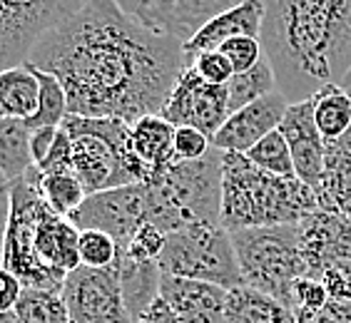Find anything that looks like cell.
Segmentation results:
<instances>
[{"label":"cell","mask_w":351,"mask_h":323,"mask_svg":"<svg viewBox=\"0 0 351 323\" xmlns=\"http://www.w3.org/2000/svg\"><path fill=\"white\" fill-rule=\"evenodd\" d=\"M23 291H25V286H23L21 279L15 276L13 271H8L5 266H0V313L15 311Z\"/></svg>","instance_id":"cell-38"},{"label":"cell","mask_w":351,"mask_h":323,"mask_svg":"<svg viewBox=\"0 0 351 323\" xmlns=\"http://www.w3.org/2000/svg\"><path fill=\"white\" fill-rule=\"evenodd\" d=\"M147 224L165 234L192 224H222V152L212 147L202 159L175 162L157 182L145 184Z\"/></svg>","instance_id":"cell-5"},{"label":"cell","mask_w":351,"mask_h":323,"mask_svg":"<svg viewBox=\"0 0 351 323\" xmlns=\"http://www.w3.org/2000/svg\"><path fill=\"white\" fill-rule=\"evenodd\" d=\"M247 159L254 164V167L269 172V175H279V177H297L294 172V162H291V152L289 144L284 140L282 132H271L267 135L262 142H257L254 147L247 152Z\"/></svg>","instance_id":"cell-29"},{"label":"cell","mask_w":351,"mask_h":323,"mask_svg":"<svg viewBox=\"0 0 351 323\" xmlns=\"http://www.w3.org/2000/svg\"><path fill=\"white\" fill-rule=\"evenodd\" d=\"M230 291L195 279L162 274L160 298L182 323H224Z\"/></svg>","instance_id":"cell-16"},{"label":"cell","mask_w":351,"mask_h":323,"mask_svg":"<svg viewBox=\"0 0 351 323\" xmlns=\"http://www.w3.org/2000/svg\"><path fill=\"white\" fill-rule=\"evenodd\" d=\"M43 172L27 169L10 184V214L3 239V266L25 289L60 291L65 279L80 266V229L68 216L47 207L40 192Z\"/></svg>","instance_id":"cell-3"},{"label":"cell","mask_w":351,"mask_h":323,"mask_svg":"<svg viewBox=\"0 0 351 323\" xmlns=\"http://www.w3.org/2000/svg\"><path fill=\"white\" fill-rule=\"evenodd\" d=\"M5 184H8V179L3 177V172H0V187H5Z\"/></svg>","instance_id":"cell-43"},{"label":"cell","mask_w":351,"mask_h":323,"mask_svg":"<svg viewBox=\"0 0 351 323\" xmlns=\"http://www.w3.org/2000/svg\"><path fill=\"white\" fill-rule=\"evenodd\" d=\"M344 88H351V73H349V77H346V85Z\"/></svg>","instance_id":"cell-44"},{"label":"cell","mask_w":351,"mask_h":323,"mask_svg":"<svg viewBox=\"0 0 351 323\" xmlns=\"http://www.w3.org/2000/svg\"><path fill=\"white\" fill-rule=\"evenodd\" d=\"M317 194L319 207L351 222V132L326 144V172Z\"/></svg>","instance_id":"cell-20"},{"label":"cell","mask_w":351,"mask_h":323,"mask_svg":"<svg viewBox=\"0 0 351 323\" xmlns=\"http://www.w3.org/2000/svg\"><path fill=\"white\" fill-rule=\"evenodd\" d=\"M30 65V62H27ZM33 68V65H30ZM38 75V82H40V105H38V112H35L27 122V127H62L65 117L70 115L68 109V92L60 85V80L55 77L53 73H45V70L33 68Z\"/></svg>","instance_id":"cell-26"},{"label":"cell","mask_w":351,"mask_h":323,"mask_svg":"<svg viewBox=\"0 0 351 323\" xmlns=\"http://www.w3.org/2000/svg\"><path fill=\"white\" fill-rule=\"evenodd\" d=\"M165 242H167L165 231H160L152 224H142L140 229H137V234L130 239L128 246L120 249V254L130 256V259H137V261H157L165 249Z\"/></svg>","instance_id":"cell-31"},{"label":"cell","mask_w":351,"mask_h":323,"mask_svg":"<svg viewBox=\"0 0 351 323\" xmlns=\"http://www.w3.org/2000/svg\"><path fill=\"white\" fill-rule=\"evenodd\" d=\"M279 132L289 144L297 177L304 184H309L314 192H319L326 172V142L314 125L311 100L289 105L282 125H279Z\"/></svg>","instance_id":"cell-14"},{"label":"cell","mask_w":351,"mask_h":323,"mask_svg":"<svg viewBox=\"0 0 351 323\" xmlns=\"http://www.w3.org/2000/svg\"><path fill=\"white\" fill-rule=\"evenodd\" d=\"M192 68L197 70V75H199L204 82H210V85H230V80L234 77L232 62L227 60L219 50L197 55L195 60H192Z\"/></svg>","instance_id":"cell-33"},{"label":"cell","mask_w":351,"mask_h":323,"mask_svg":"<svg viewBox=\"0 0 351 323\" xmlns=\"http://www.w3.org/2000/svg\"><path fill=\"white\" fill-rule=\"evenodd\" d=\"M77 251H80V266L88 269H110L117 259V242L105 231L85 229L80 231V242H77Z\"/></svg>","instance_id":"cell-30"},{"label":"cell","mask_w":351,"mask_h":323,"mask_svg":"<svg viewBox=\"0 0 351 323\" xmlns=\"http://www.w3.org/2000/svg\"><path fill=\"white\" fill-rule=\"evenodd\" d=\"M157 263L169 276L207 281L227 291L244 286L234 244L222 224H192L167 234Z\"/></svg>","instance_id":"cell-7"},{"label":"cell","mask_w":351,"mask_h":323,"mask_svg":"<svg viewBox=\"0 0 351 323\" xmlns=\"http://www.w3.org/2000/svg\"><path fill=\"white\" fill-rule=\"evenodd\" d=\"M15 313L23 323H73L60 291L25 289L15 306Z\"/></svg>","instance_id":"cell-27"},{"label":"cell","mask_w":351,"mask_h":323,"mask_svg":"<svg viewBox=\"0 0 351 323\" xmlns=\"http://www.w3.org/2000/svg\"><path fill=\"white\" fill-rule=\"evenodd\" d=\"M0 323H23V321L15 311H5V313H0Z\"/></svg>","instance_id":"cell-42"},{"label":"cell","mask_w":351,"mask_h":323,"mask_svg":"<svg viewBox=\"0 0 351 323\" xmlns=\"http://www.w3.org/2000/svg\"><path fill=\"white\" fill-rule=\"evenodd\" d=\"M314 125L326 144L339 142L351 132V88L326 85L311 97Z\"/></svg>","instance_id":"cell-23"},{"label":"cell","mask_w":351,"mask_h":323,"mask_svg":"<svg viewBox=\"0 0 351 323\" xmlns=\"http://www.w3.org/2000/svg\"><path fill=\"white\" fill-rule=\"evenodd\" d=\"M43 175H75L73 172V137L60 127L58 140H55L53 149L47 152L45 159L38 164Z\"/></svg>","instance_id":"cell-35"},{"label":"cell","mask_w":351,"mask_h":323,"mask_svg":"<svg viewBox=\"0 0 351 323\" xmlns=\"http://www.w3.org/2000/svg\"><path fill=\"white\" fill-rule=\"evenodd\" d=\"M219 53L232 62L234 75L247 73V70H252L257 62L264 60V50H262V40H259V38H232V40H227L219 47Z\"/></svg>","instance_id":"cell-32"},{"label":"cell","mask_w":351,"mask_h":323,"mask_svg":"<svg viewBox=\"0 0 351 323\" xmlns=\"http://www.w3.org/2000/svg\"><path fill=\"white\" fill-rule=\"evenodd\" d=\"M227 92H230V115L239 112L252 102L262 100L267 94L279 92L277 77H274V70L267 62V57L247 73H237L227 85Z\"/></svg>","instance_id":"cell-25"},{"label":"cell","mask_w":351,"mask_h":323,"mask_svg":"<svg viewBox=\"0 0 351 323\" xmlns=\"http://www.w3.org/2000/svg\"><path fill=\"white\" fill-rule=\"evenodd\" d=\"M224 323H297V313L269 294L239 286L227 296Z\"/></svg>","instance_id":"cell-21"},{"label":"cell","mask_w":351,"mask_h":323,"mask_svg":"<svg viewBox=\"0 0 351 323\" xmlns=\"http://www.w3.org/2000/svg\"><path fill=\"white\" fill-rule=\"evenodd\" d=\"M40 105V82L30 65L0 73V120H30Z\"/></svg>","instance_id":"cell-22"},{"label":"cell","mask_w":351,"mask_h":323,"mask_svg":"<svg viewBox=\"0 0 351 323\" xmlns=\"http://www.w3.org/2000/svg\"><path fill=\"white\" fill-rule=\"evenodd\" d=\"M40 192L47 207L60 216H68V219L88 199V192L75 175H43Z\"/></svg>","instance_id":"cell-28"},{"label":"cell","mask_w":351,"mask_h":323,"mask_svg":"<svg viewBox=\"0 0 351 323\" xmlns=\"http://www.w3.org/2000/svg\"><path fill=\"white\" fill-rule=\"evenodd\" d=\"M112 266H115L117 279H120V289L125 303H128L130 316H132V321H137L160 298V283H162L160 263L137 261V259H130V256L117 251Z\"/></svg>","instance_id":"cell-19"},{"label":"cell","mask_w":351,"mask_h":323,"mask_svg":"<svg viewBox=\"0 0 351 323\" xmlns=\"http://www.w3.org/2000/svg\"><path fill=\"white\" fill-rule=\"evenodd\" d=\"M294 313H297V323H351V303L331 298L326 306L317 311H294Z\"/></svg>","instance_id":"cell-37"},{"label":"cell","mask_w":351,"mask_h":323,"mask_svg":"<svg viewBox=\"0 0 351 323\" xmlns=\"http://www.w3.org/2000/svg\"><path fill=\"white\" fill-rule=\"evenodd\" d=\"M135 323H182V321L172 313V309H169L162 298H157V301L152 303V306H149V309L145 311Z\"/></svg>","instance_id":"cell-40"},{"label":"cell","mask_w":351,"mask_h":323,"mask_svg":"<svg viewBox=\"0 0 351 323\" xmlns=\"http://www.w3.org/2000/svg\"><path fill=\"white\" fill-rule=\"evenodd\" d=\"M287 109H289V100L282 92H271L262 100L252 102V105L227 117L219 132L212 137V147H217L219 152L247 155L257 142H262L271 132H277Z\"/></svg>","instance_id":"cell-15"},{"label":"cell","mask_w":351,"mask_h":323,"mask_svg":"<svg viewBox=\"0 0 351 323\" xmlns=\"http://www.w3.org/2000/svg\"><path fill=\"white\" fill-rule=\"evenodd\" d=\"M262 50L279 92L311 100L351 73V0H264Z\"/></svg>","instance_id":"cell-2"},{"label":"cell","mask_w":351,"mask_h":323,"mask_svg":"<svg viewBox=\"0 0 351 323\" xmlns=\"http://www.w3.org/2000/svg\"><path fill=\"white\" fill-rule=\"evenodd\" d=\"M8 214H10V184L0 187V266H3V239H5Z\"/></svg>","instance_id":"cell-41"},{"label":"cell","mask_w":351,"mask_h":323,"mask_svg":"<svg viewBox=\"0 0 351 323\" xmlns=\"http://www.w3.org/2000/svg\"><path fill=\"white\" fill-rule=\"evenodd\" d=\"M294 311H317L322 306L331 301L329 291L326 286L319 279H311V276H302L297 283H294Z\"/></svg>","instance_id":"cell-36"},{"label":"cell","mask_w":351,"mask_h":323,"mask_svg":"<svg viewBox=\"0 0 351 323\" xmlns=\"http://www.w3.org/2000/svg\"><path fill=\"white\" fill-rule=\"evenodd\" d=\"M319 207V194L299 177L269 175L239 152H222V216L227 231L302 224Z\"/></svg>","instance_id":"cell-4"},{"label":"cell","mask_w":351,"mask_h":323,"mask_svg":"<svg viewBox=\"0 0 351 323\" xmlns=\"http://www.w3.org/2000/svg\"><path fill=\"white\" fill-rule=\"evenodd\" d=\"M160 117L175 127H197L212 140L230 117L227 85H210L192 65H187Z\"/></svg>","instance_id":"cell-11"},{"label":"cell","mask_w":351,"mask_h":323,"mask_svg":"<svg viewBox=\"0 0 351 323\" xmlns=\"http://www.w3.org/2000/svg\"><path fill=\"white\" fill-rule=\"evenodd\" d=\"M212 149V140L197 127H177L175 132V155L177 162L202 159Z\"/></svg>","instance_id":"cell-34"},{"label":"cell","mask_w":351,"mask_h":323,"mask_svg":"<svg viewBox=\"0 0 351 323\" xmlns=\"http://www.w3.org/2000/svg\"><path fill=\"white\" fill-rule=\"evenodd\" d=\"M125 13L147 30L175 38L184 45L215 15L239 5L242 0H115Z\"/></svg>","instance_id":"cell-12"},{"label":"cell","mask_w":351,"mask_h":323,"mask_svg":"<svg viewBox=\"0 0 351 323\" xmlns=\"http://www.w3.org/2000/svg\"><path fill=\"white\" fill-rule=\"evenodd\" d=\"M299 244L306 276L322 279L329 271L351 276V222L341 214L317 209L299 224Z\"/></svg>","instance_id":"cell-13"},{"label":"cell","mask_w":351,"mask_h":323,"mask_svg":"<svg viewBox=\"0 0 351 323\" xmlns=\"http://www.w3.org/2000/svg\"><path fill=\"white\" fill-rule=\"evenodd\" d=\"M30 135L25 120H0V172L8 184L18 182L27 169L35 167Z\"/></svg>","instance_id":"cell-24"},{"label":"cell","mask_w":351,"mask_h":323,"mask_svg":"<svg viewBox=\"0 0 351 323\" xmlns=\"http://www.w3.org/2000/svg\"><path fill=\"white\" fill-rule=\"evenodd\" d=\"M244 286L279 298L294 309V283L306 276L299 224L230 231Z\"/></svg>","instance_id":"cell-6"},{"label":"cell","mask_w":351,"mask_h":323,"mask_svg":"<svg viewBox=\"0 0 351 323\" xmlns=\"http://www.w3.org/2000/svg\"><path fill=\"white\" fill-rule=\"evenodd\" d=\"M70 222L80 231L95 229L110 234L117 242V249L128 246L142 224H147L145 184H130L90 194L70 216Z\"/></svg>","instance_id":"cell-10"},{"label":"cell","mask_w":351,"mask_h":323,"mask_svg":"<svg viewBox=\"0 0 351 323\" xmlns=\"http://www.w3.org/2000/svg\"><path fill=\"white\" fill-rule=\"evenodd\" d=\"M27 62L60 80L70 115L128 125L160 115L187 68L182 42L147 30L115 0H88L33 47Z\"/></svg>","instance_id":"cell-1"},{"label":"cell","mask_w":351,"mask_h":323,"mask_svg":"<svg viewBox=\"0 0 351 323\" xmlns=\"http://www.w3.org/2000/svg\"><path fill=\"white\" fill-rule=\"evenodd\" d=\"M175 132H177L175 125H169L160 115L142 117L140 122L132 125L130 147H132V155L142 162V167L147 172V182L145 184L157 182L177 162Z\"/></svg>","instance_id":"cell-18"},{"label":"cell","mask_w":351,"mask_h":323,"mask_svg":"<svg viewBox=\"0 0 351 323\" xmlns=\"http://www.w3.org/2000/svg\"><path fill=\"white\" fill-rule=\"evenodd\" d=\"M85 5L88 0H0V73L25 65L33 47Z\"/></svg>","instance_id":"cell-8"},{"label":"cell","mask_w":351,"mask_h":323,"mask_svg":"<svg viewBox=\"0 0 351 323\" xmlns=\"http://www.w3.org/2000/svg\"><path fill=\"white\" fill-rule=\"evenodd\" d=\"M264 25V0H242L239 5L215 15L204 23L187 42H184V60L192 65L197 55L219 50L232 38H259Z\"/></svg>","instance_id":"cell-17"},{"label":"cell","mask_w":351,"mask_h":323,"mask_svg":"<svg viewBox=\"0 0 351 323\" xmlns=\"http://www.w3.org/2000/svg\"><path fill=\"white\" fill-rule=\"evenodd\" d=\"M62 298L73 323H135L122 296L115 266H77L62 283Z\"/></svg>","instance_id":"cell-9"},{"label":"cell","mask_w":351,"mask_h":323,"mask_svg":"<svg viewBox=\"0 0 351 323\" xmlns=\"http://www.w3.org/2000/svg\"><path fill=\"white\" fill-rule=\"evenodd\" d=\"M58 132H60V127H35L33 129V135H30V149H33L35 167H38L47 157V152L53 149L55 140H58Z\"/></svg>","instance_id":"cell-39"}]
</instances>
